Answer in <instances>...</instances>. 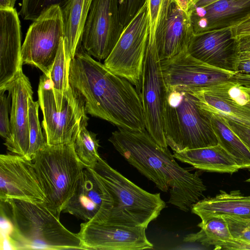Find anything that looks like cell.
<instances>
[{"mask_svg": "<svg viewBox=\"0 0 250 250\" xmlns=\"http://www.w3.org/2000/svg\"><path fill=\"white\" fill-rule=\"evenodd\" d=\"M232 36L236 38L239 37L250 35V19L231 28Z\"/></svg>", "mask_w": 250, "mask_h": 250, "instance_id": "obj_39", "label": "cell"}, {"mask_svg": "<svg viewBox=\"0 0 250 250\" xmlns=\"http://www.w3.org/2000/svg\"><path fill=\"white\" fill-rule=\"evenodd\" d=\"M238 83V82H237ZM240 84H241L242 85V86L243 87V88H244V89L247 91L248 92L249 94L250 95V85H249V84H241L240 83Z\"/></svg>", "mask_w": 250, "mask_h": 250, "instance_id": "obj_42", "label": "cell"}, {"mask_svg": "<svg viewBox=\"0 0 250 250\" xmlns=\"http://www.w3.org/2000/svg\"><path fill=\"white\" fill-rule=\"evenodd\" d=\"M33 162L45 195L43 204L60 219L85 167L76 154L74 142L46 144L37 152Z\"/></svg>", "mask_w": 250, "mask_h": 250, "instance_id": "obj_6", "label": "cell"}, {"mask_svg": "<svg viewBox=\"0 0 250 250\" xmlns=\"http://www.w3.org/2000/svg\"><path fill=\"white\" fill-rule=\"evenodd\" d=\"M123 30L119 0H92L80 43L90 56L99 61L105 60L113 49Z\"/></svg>", "mask_w": 250, "mask_h": 250, "instance_id": "obj_10", "label": "cell"}, {"mask_svg": "<svg viewBox=\"0 0 250 250\" xmlns=\"http://www.w3.org/2000/svg\"><path fill=\"white\" fill-rule=\"evenodd\" d=\"M167 92L158 50L147 47L139 94L143 105L146 129L164 148H167L162 123Z\"/></svg>", "mask_w": 250, "mask_h": 250, "instance_id": "obj_11", "label": "cell"}, {"mask_svg": "<svg viewBox=\"0 0 250 250\" xmlns=\"http://www.w3.org/2000/svg\"><path fill=\"white\" fill-rule=\"evenodd\" d=\"M69 0H22L19 15L24 20L34 21L40 14L53 5L62 8Z\"/></svg>", "mask_w": 250, "mask_h": 250, "instance_id": "obj_33", "label": "cell"}, {"mask_svg": "<svg viewBox=\"0 0 250 250\" xmlns=\"http://www.w3.org/2000/svg\"><path fill=\"white\" fill-rule=\"evenodd\" d=\"M86 125H82L76 136L74 147L76 154L85 167H92L100 157V146L97 134L88 131Z\"/></svg>", "mask_w": 250, "mask_h": 250, "instance_id": "obj_29", "label": "cell"}, {"mask_svg": "<svg viewBox=\"0 0 250 250\" xmlns=\"http://www.w3.org/2000/svg\"><path fill=\"white\" fill-rule=\"evenodd\" d=\"M162 70L168 90L192 92L229 79L236 73L203 62L187 51L161 61Z\"/></svg>", "mask_w": 250, "mask_h": 250, "instance_id": "obj_12", "label": "cell"}, {"mask_svg": "<svg viewBox=\"0 0 250 250\" xmlns=\"http://www.w3.org/2000/svg\"><path fill=\"white\" fill-rule=\"evenodd\" d=\"M194 35L189 13L182 9L176 0H170L166 22L157 48L160 60L170 59L187 51Z\"/></svg>", "mask_w": 250, "mask_h": 250, "instance_id": "obj_19", "label": "cell"}, {"mask_svg": "<svg viewBox=\"0 0 250 250\" xmlns=\"http://www.w3.org/2000/svg\"><path fill=\"white\" fill-rule=\"evenodd\" d=\"M218 0H193L190 4L189 9L191 7H204Z\"/></svg>", "mask_w": 250, "mask_h": 250, "instance_id": "obj_40", "label": "cell"}, {"mask_svg": "<svg viewBox=\"0 0 250 250\" xmlns=\"http://www.w3.org/2000/svg\"><path fill=\"white\" fill-rule=\"evenodd\" d=\"M233 238L250 242V220L238 217L224 215Z\"/></svg>", "mask_w": 250, "mask_h": 250, "instance_id": "obj_34", "label": "cell"}, {"mask_svg": "<svg viewBox=\"0 0 250 250\" xmlns=\"http://www.w3.org/2000/svg\"><path fill=\"white\" fill-rule=\"evenodd\" d=\"M0 199L45 201L32 161L16 154L0 155Z\"/></svg>", "mask_w": 250, "mask_h": 250, "instance_id": "obj_13", "label": "cell"}, {"mask_svg": "<svg viewBox=\"0 0 250 250\" xmlns=\"http://www.w3.org/2000/svg\"><path fill=\"white\" fill-rule=\"evenodd\" d=\"M146 228L85 222L77 233L84 250H140L152 249Z\"/></svg>", "mask_w": 250, "mask_h": 250, "instance_id": "obj_14", "label": "cell"}, {"mask_svg": "<svg viewBox=\"0 0 250 250\" xmlns=\"http://www.w3.org/2000/svg\"><path fill=\"white\" fill-rule=\"evenodd\" d=\"M207 111L217 138L218 144L235 159L242 169L250 170V150L230 128L228 119Z\"/></svg>", "mask_w": 250, "mask_h": 250, "instance_id": "obj_24", "label": "cell"}, {"mask_svg": "<svg viewBox=\"0 0 250 250\" xmlns=\"http://www.w3.org/2000/svg\"><path fill=\"white\" fill-rule=\"evenodd\" d=\"M102 191L93 175L85 167L75 192L63 211L85 222L91 220L102 204Z\"/></svg>", "mask_w": 250, "mask_h": 250, "instance_id": "obj_22", "label": "cell"}, {"mask_svg": "<svg viewBox=\"0 0 250 250\" xmlns=\"http://www.w3.org/2000/svg\"><path fill=\"white\" fill-rule=\"evenodd\" d=\"M38 95L46 143L58 145L75 142L80 128L87 126L88 120L81 98L70 85L64 92L62 108L58 110L53 83L44 74L40 78Z\"/></svg>", "mask_w": 250, "mask_h": 250, "instance_id": "obj_7", "label": "cell"}, {"mask_svg": "<svg viewBox=\"0 0 250 250\" xmlns=\"http://www.w3.org/2000/svg\"><path fill=\"white\" fill-rule=\"evenodd\" d=\"M92 0H69L61 8L64 25L63 42L70 62L80 42L82 32Z\"/></svg>", "mask_w": 250, "mask_h": 250, "instance_id": "obj_23", "label": "cell"}, {"mask_svg": "<svg viewBox=\"0 0 250 250\" xmlns=\"http://www.w3.org/2000/svg\"><path fill=\"white\" fill-rule=\"evenodd\" d=\"M228 122L231 130L250 150V128L231 120H228Z\"/></svg>", "mask_w": 250, "mask_h": 250, "instance_id": "obj_37", "label": "cell"}, {"mask_svg": "<svg viewBox=\"0 0 250 250\" xmlns=\"http://www.w3.org/2000/svg\"><path fill=\"white\" fill-rule=\"evenodd\" d=\"M188 12L194 34L232 28L250 19V0H219Z\"/></svg>", "mask_w": 250, "mask_h": 250, "instance_id": "obj_16", "label": "cell"}, {"mask_svg": "<svg viewBox=\"0 0 250 250\" xmlns=\"http://www.w3.org/2000/svg\"><path fill=\"white\" fill-rule=\"evenodd\" d=\"M102 191L100 209L90 222L146 229L166 208L160 193L141 188L111 167L101 157L92 167Z\"/></svg>", "mask_w": 250, "mask_h": 250, "instance_id": "obj_3", "label": "cell"}, {"mask_svg": "<svg viewBox=\"0 0 250 250\" xmlns=\"http://www.w3.org/2000/svg\"><path fill=\"white\" fill-rule=\"evenodd\" d=\"M108 141L139 172L161 191L169 190L168 203L182 211L191 210L207 188L197 172L180 166L169 149L161 147L146 129L118 127Z\"/></svg>", "mask_w": 250, "mask_h": 250, "instance_id": "obj_2", "label": "cell"}, {"mask_svg": "<svg viewBox=\"0 0 250 250\" xmlns=\"http://www.w3.org/2000/svg\"><path fill=\"white\" fill-rule=\"evenodd\" d=\"M11 97L4 92H0V135L7 141L11 135L10 122L9 113L11 110Z\"/></svg>", "mask_w": 250, "mask_h": 250, "instance_id": "obj_35", "label": "cell"}, {"mask_svg": "<svg viewBox=\"0 0 250 250\" xmlns=\"http://www.w3.org/2000/svg\"><path fill=\"white\" fill-rule=\"evenodd\" d=\"M220 249L223 250H250V242L233 238L222 246Z\"/></svg>", "mask_w": 250, "mask_h": 250, "instance_id": "obj_38", "label": "cell"}, {"mask_svg": "<svg viewBox=\"0 0 250 250\" xmlns=\"http://www.w3.org/2000/svg\"><path fill=\"white\" fill-rule=\"evenodd\" d=\"M69 63L66 57L62 38L48 76L53 83L56 105L59 110L62 108L64 92L70 86L68 79Z\"/></svg>", "mask_w": 250, "mask_h": 250, "instance_id": "obj_27", "label": "cell"}, {"mask_svg": "<svg viewBox=\"0 0 250 250\" xmlns=\"http://www.w3.org/2000/svg\"><path fill=\"white\" fill-rule=\"evenodd\" d=\"M149 36L147 3L124 28L104 65L113 73L129 81L139 93Z\"/></svg>", "mask_w": 250, "mask_h": 250, "instance_id": "obj_8", "label": "cell"}, {"mask_svg": "<svg viewBox=\"0 0 250 250\" xmlns=\"http://www.w3.org/2000/svg\"><path fill=\"white\" fill-rule=\"evenodd\" d=\"M6 91L12 100L10 112L11 135L4 145L12 153L24 156L29 146L28 99L32 97L33 90L22 70L0 87V92Z\"/></svg>", "mask_w": 250, "mask_h": 250, "instance_id": "obj_15", "label": "cell"}, {"mask_svg": "<svg viewBox=\"0 0 250 250\" xmlns=\"http://www.w3.org/2000/svg\"><path fill=\"white\" fill-rule=\"evenodd\" d=\"M63 36L61 8L53 5L30 25L21 47L23 64L36 66L48 76Z\"/></svg>", "mask_w": 250, "mask_h": 250, "instance_id": "obj_9", "label": "cell"}, {"mask_svg": "<svg viewBox=\"0 0 250 250\" xmlns=\"http://www.w3.org/2000/svg\"><path fill=\"white\" fill-rule=\"evenodd\" d=\"M21 35L16 10L0 9V87L22 69Z\"/></svg>", "mask_w": 250, "mask_h": 250, "instance_id": "obj_18", "label": "cell"}, {"mask_svg": "<svg viewBox=\"0 0 250 250\" xmlns=\"http://www.w3.org/2000/svg\"><path fill=\"white\" fill-rule=\"evenodd\" d=\"M233 57V71L250 74V35L236 38Z\"/></svg>", "mask_w": 250, "mask_h": 250, "instance_id": "obj_32", "label": "cell"}, {"mask_svg": "<svg viewBox=\"0 0 250 250\" xmlns=\"http://www.w3.org/2000/svg\"><path fill=\"white\" fill-rule=\"evenodd\" d=\"M191 212L201 220L214 216H231L250 220V196L239 190H220L214 197L200 200L193 205Z\"/></svg>", "mask_w": 250, "mask_h": 250, "instance_id": "obj_20", "label": "cell"}, {"mask_svg": "<svg viewBox=\"0 0 250 250\" xmlns=\"http://www.w3.org/2000/svg\"><path fill=\"white\" fill-rule=\"evenodd\" d=\"M190 93L196 98L201 109L250 128V110L202 91Z\"/></svg>", "mask_w": 250, "mask_h": 250, "instance_id": "obj_26", "label": "cell"}, {"mask_svg": "<svg viewBox=\"0 0 250 250\" xmlns=\"http://www.w3.org/2000/svg\"><path fill=\"white\" fill-rule=\"evenodd\" d=\"M193 0H189V2H190V4H191V3L192 2ZM190 6V5H189Z\"/></svg>", "mask_w": 250, "mask_h": 250, "instance_id": "obj_43", "label": "cell"}, {"mask_svg": "<svg viewBox=\"0 0 250 250\" xmlns=\"http://www.w3.org/2000/svg\"><path fill=\"white\" fill-rule=\"evenodd\" d=\"M39 101H34L32 97L28 99V117L29 129V146L24 156L28 160L33 161L37 152L47 144L43 136L39 118Z\"/></svg>", "mask_w": 250, "mask_h": 250, "instance_id": "obj_31", "label": "cell"}, {"mask_svg": "<svg viewBox=\"0 0 250 250\" xmlns=\"http://www.w3.org/2000/svg\"><path fill=\"white\" fill-rule=\"evenodd\" d=\"M236 40L232 36L231 28L196 34L191 41L188 52L203 62L234 72L233 62Z\"/></svg>", "mask_w": 250, "mask_h": 250, "instance_id": "obj_17", "label": "cell"}, {"mask_svg": "<svg viewBox=\"0 0 250 250\" xmlns=\"http://www.w3.org/2000/svg\"><path fill=\"white\" fill-rule=\"evenodd\" d=\"M162 123L167 145L174 152L218 144L208 113L190 93L167 90Z\"/></svg>", "mask_w": 250, "mask_h": 250, "instance_id": "obj_5", "label": "cell"}, {"mask_svg": "<svg viewBox=\"0 0 250 250\" xmlns=\"http://www.w3.org/2000/svg\"><path fill=\"white\" fill-rule=\"evenodd\" d=\"M202 91L250 110V95L242 85L231 78Z\"/></svg>", "mask_w": 250, "mask_h": 250, "instance_id": "obj_30", "label": "cell"}, {"mask_svg": "<svg viewBox=\"0 0 250 250\" xmlns=\"http://www.w3.org/2000/svg\"><path fill=\"white\" fill-rule=\"evenodd\" d=\"M17 0H0V9H12L14 8Z\"/></svg>", "mask_w": 250, "mask_h": 250, "instance_id": "obj_41", "label": "cell"}, {"mask_svg": "<svg viewBox=\"0 0 250 250\" xmlns=\"http://www.w3.org/2000/svg\"><path fill=\"white\" fill-rule=\"evenodd\" d=\"M198 226L201 230L187 235L184 241L199 243L205 246H213L215 250L231 240L232 236L223 216H214L202 220Z\"/></svg>", "mask_w": 250, "mask_h": 250, "instance_id": "obj_25", "label": "cell"}, {"mask_svg": "<svg viewBox=\"0 0 250 250\" xmlns=\"http://www.w3.org/2000/svg\"><path fill=\"white\" fill-rule=\"evenodd\" d=\"M146 0L149 18L147 46L157 49L166 22L170 0Z\"/></svg>", "mask_w": 250, "mask_h": 250, "instance_id": "obj_28", "label": "cell"}, {"mask_svg": "<svg viewBox=\"0 0 250 250\" xmlns=\"http://www.w3.org/2000/svg\"><path fill=\"white\" fill-rule=\"evenodd\" d=\"M4 202L14 226L10 236L18 250H84L77 233L68 230L43 203Z\"/></svg>", "mask_w": 250, "mask_h": 250, "instance_id": "obj_4", "label": "cell"}, {"mask_svg": "<svg viewBox=\"0 0 250 250\" xmlns=\"http://www.w3.org/2000/svg\"><path fill=\"white\" fill-rule=\"evenodd\" d=\"M247 182H250V178L247 180Z\"/></svg>", "mask_w": 250, "mask_h": 250, "instance_id": "obj_44", "label": "cell"}, {"mask_svg": "<svg viewBox=\"0 0 250 250\" xmlns=\"http://www.w3.org/2000/svg\"><path fill=\"white\" fill-rule=\"evenodd\" d=\"M173 155L178 161L202 170L232 174L242 169L235 159L219 144L174 152Z\"/></svg>", "mask_w": 250, "mask_h": 250, "instance_id": "obj_21", "label": "cell"}, {"mask_svg": "<svg viewBox=\"0 0 250 250\" xmlns=\"http://www.w3.org/2000/svg\"><path fill=\"white\" fill-rule=\"evenodd\" d=\"M146 0H119L122 25L124 28L134 17Z\"/></svg>", "mask_w": 250, "mask_h": 250, "instance_id": "obj_36", "label": "cell"}, {"mask_svg": "<svg viewBox=\"0 0 250 250\" xmlns=\"http://www.w3.org/2000/svg\"><path fill=\"white\" fill-rule=\"evenodd\" d=\"M68 79L83 102L86 114L118 127L146 129L142 104L135 86L95 60L80 42L69 63Z\"/></svg>", "mask_w": 250, "mask_h": 250, "instance_id": "obj_1", "label": "cell"}]
</instances>
